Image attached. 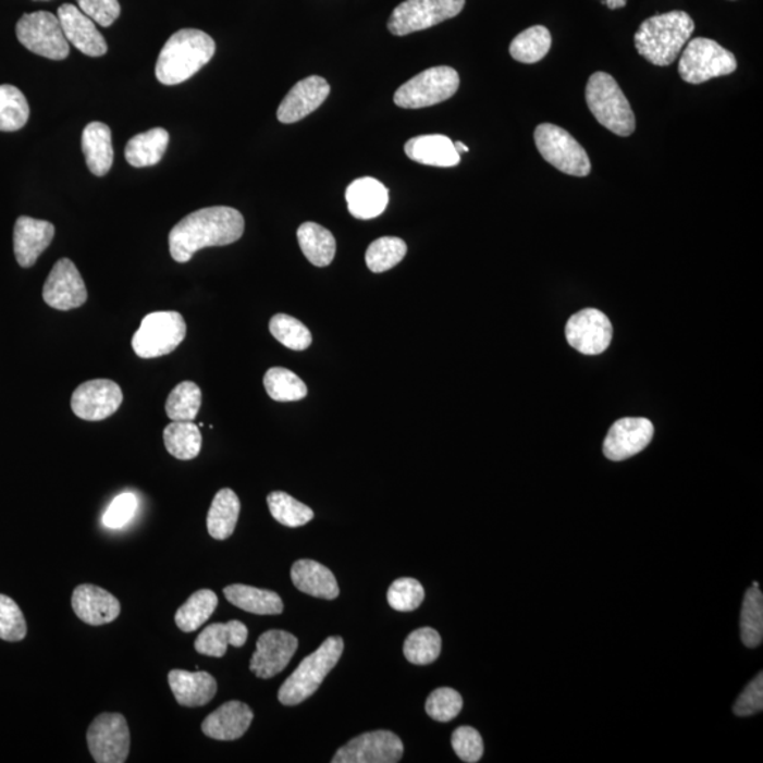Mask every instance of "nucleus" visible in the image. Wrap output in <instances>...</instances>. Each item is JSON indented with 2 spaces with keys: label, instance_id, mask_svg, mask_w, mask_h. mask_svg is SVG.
Segmentation results:
<instances>
[{
  "label": "nucleus",
  "instance_id": "1",
  "mask_svg": "<svg viewBox=\"0 0 763 763\" xmlns=\"http://www.w3.org/2000/svg\"><path fill=\"white\" fill-rule=\"evenodd\" d=\"M244 231V217L235 208H202L183 218L170 231V255L175 262L186 263L198 250L234 244L242 238Z\"/></svg>",
  "mask_w": 763,
  "mask_h": 763
},
{
  "label": "nucleus",
  "instance_id": "2",
  "mask_svg": "<svg viewBox=\"0 0 763 763\" xmlns=\"http://www.w3.org/2000/svg\"><path fill=\"white\" fill-rule=\"evenodd\" d=\"M694 32L690 14L681 11L647 19L635 35L638 53L657 67L675 63Z\"/></svg>",
  "mask_w": 763,
  "mask_h": 763
},
{
  "label": "nucleus",
  "instance_id": "3",
  "mask_svg": "<svg viewBox=\"0 0 763 763\" xmlns=\"http://www.w3.org/2000/svg\"><path fill=\"white\" fill-rule=\"evenodd\" d=\"M216 41L197 28L175 32L161 49L156 78L164 85H179L196 75L216 54Z\"/></svg>",
  "mask_w": 763,
  "mask_h": 763
},
{
  "label": "nucleus",
  "instance_id": "4",
  "mask_svg": "<svg viewBox=\"0 0 763 763\" xmlns=\"http://www.w3.org/2000/svg\"><path fill=\"white\" fill-rule=\"evenodd\" d=\"M344 652L341 637H330L321 647L298 665L291 677L279 689V701L283 705H297L310 699L319 690L329 673L334 669Z\"/></svg>",
  "mask_w": 763,
  "mask_h": 763
},
{
  "label": "nucleus",
  "instance_id": "5",
  "mask_svg": "<svg viewBox=\"0 0 763 763\" xmlns=\"http://www.w3.org/2000/svg\"><path fill=\"white\" fill-rule=\"evenodd\" d=\"M586 101L600 125L618 136L633 134L637 127L635 113L623 89L610 74L599 71L591 75L587 83Z\"/></svg>",
  "mask_w": 763,
  "mask_h": 763
},
{
  "label": "nucleus",
  "instance_id": "6",
  "mask_svg": "<svg viewBox=\"0 0 763 763\" xmlns=\"http://www.w3.org/2000/svg\"><path fill=\"white\" fill-rule=\"evenodd\" d=\"M187 335V324L177 311L150 312L132 339L139 358L151 359L172 354Z\"/></svg>",
  "mask_w": 763,
  "mask_h": 763
},
{
  "label": "nucleus",
  "instance_id": "7",
  "mask_svg": "<svg viewBox=\"0 0 763 763\" xmlns=\"http://www.w3.org/2000/svg\"><path fill=\"white\" fill-rule=\"evenodd\" d=\"M738 69L736 56L717 41L697 37L681 51L679 74L689 84H703Z\"/></svg>",
  "mask_w": 763,
  "mask_h": 763
},
{
  "label": "nucleus",
  "instance_id": "8",
  "mask_svg": "<svg viewBox=\"0 0 763 763\" xmlns=\"http://www.w3.org/2000/svg\"><path fill=\"white\" fill-rule=\"evenodd\" d=\"M536 148L542 158L562 173L586 177L591 173V161L578 141L553 123H542L534 131Z\"/></svg>",
  "mask_w": 763,
  "mask_h": 763
},
{
  "label": "nucleus",
  "instance_id": "9",
  "mask_svg": "<svg viewBox=\"0 0 763 763\" xmlns=\"http://www.w3.org/2000/svg\"><path fill=\"white\" fill-rule=\"evenodd\" d=\"M459 75L448 65H440L417 74L395 93V103L399 108L420 109L447 101L458 91Z\"/></svg>",
  "mask_w": 763,
  "mask_h": 763
},
{
  "label": "nucleus",
  "instance_id": "10",
  "mask_svg": "<svg viewBox=\"0 0 763 763\" xmlns=\"http://www.w3.org/2000/svg\"><path fill=\"white\" fill-rule=\"evenodd\" d=\"M466 0H405L392 12L387 28L392 35L407 36L458 16Z\"/></svg>",
  "mask_w": 763,
  "mask_h": 763
},
{
  "label": "nucleus",
  "instance_id": "11",
  "mask_svg": "<svg viewBox=\"0 0 763 763\" xmlns=\"http://www.w3.org/2000/svg\"><path fill=\"white\" fill-rule=\"evenodd\" d=\"M16 36L28 51L45 59L61 61L70 54V42L53 13L23 14L16 25Z\"/></svg>",
  "mask_w": 763,
  "mask_h": 763
},
{
  "label": "nucleus",
  "instance_id": "12",
  "mask_svg": "<svg viewBox=\"0 0 763 763\" xmlns=\"http://www.w3.org/2000/svg\"><path fill=\"white\" fill-rule=\"evenodd\" d=\"M87 742L95 762H126L131 751V731L126 718L118 713L98 715L89 725Z\"/></svg>",
  "mask_w": 763,
  "mask_h": 763
},
{
  "label": "nucleus",
  "instance_id": "13",
  "mask_svg": "<svg viewBox=\"0 0 763 763\" xmlns=\"http://www.w3.org/2000/svg\"><path fill=\"white\" fill-rule=\"evenodd\" d=\"M123 393L116 382L109 379H94L81 383L71 396V409L79 419L101 421L120 409Z\"/></svg>",
  "mask_w": 763,
  "mask_h": 763
},
{
  "label": "nucleus",
  "instance_id": "14",
  "mask_svg": "<svg viewBox=\"0 0 763 763\" xmlns=\"http://www.w3.org/2000/svg\"><path fill=\"white\" fill-rule=\"evenodd\" d=\"M402 739L391 731L365 733L336 751L333 763H396L402 760Z\"/></svg>",
  "mask_w": 763,
  "mask_h": 763
},
{
  "label": "nucleus",
  "instance_id": "15",
  "mask_svg": "<svg viewBox=\"0 0 763 763\" xmlns=\"http://www.w3.org/2000/svg\"><path fill=\"white\" fill-rule=\"evenodd\" d=\"M566 336L568 344L578 353L600 355L613 341V324L604 312L595 308H586L567 321Z\"/></svg>",
  "mask_w": 763,
  "mask_h": 763
},
{
  "label": "nucleus",
  "instance_id": "16",
  "mask_svg": "<svg viewBox=\"0 0 763 763\" xmlns=\"http://www.w3.org/2000/svg\"><path fill=\"white\" fill-rule=\"evenodd\" d=\"M46 305L56 310L69 311L85 305L87 287L77 267L70 259L57 260L42 287Z\"/></svg>",
  "mask_w": 763,
  "mask_h": 763
},
{
  "label": "nucleus",
  "instance_id": "17",
  "mask_svg": "<svg viewBox=\"0 0 763 763\" xmlns=\"http://www.w3.org/2000/svg\"><path fill=\"white\" fill-rule=\"evenodd\" d=\"M298 648V639L286 630H268L256 642L249 669L259 679H272L286 669Z\"/></svg>",
  "mask_w": 763,
  "mask_h": 763
},
{
  "label": "nucleus",
  "instance_id": "18",
  "mask_svg": "<svg viewBox=\"0 0 763 763\" xmlns=\"http://www.w3.org/2000/svg\"><path fill=\"white\" fill-rule=\"evenodd\" d=\"M655 428L644 417H627L616 421L606 434L605 457L611 462H624L643 452L651 444Z\"/></svg>",
  "mask_w": 763,
  "mask_h": 763
},
{
  "label": "nucleus",
  "instance_id": "19",
  "mask_svg": "<svg viewBox=\"0 0 763 763\" xmlns=\"http://www.w3.org/2000/svg\"><path fill=\"white\" fill-rule=\"evenodd\" d=\"M330 91V84L319 75L298 81L279 106L278 120L282 123L305 120L325 102Z\"/></svg>",
  "mask_w": 763,
  "mask_h": 763
},
{
  "label": "nucleus",
  "instance_id": "20",
  "mask_svg": "<svg viewBox=\"0 0 763 763\" xmlns=\"http://www.w3.org/2000/svg\"><path fill=\"white\" fill-rule=\"evenodd\" d=\"M57 17L63 27L65 39L81 53L89 57L107 54L108 45L98 30L97 23L81 12L78 7L64 3L59 8Z\"/></svg>",
  "mask_w": 763,
  "mask_h": 763
},
{
  "label": "nucleus",
  "instance_id": "21",
  "mask_svg": "<svg viewBox=\"0 0 763 763\" xmlns=\"http://www.w3.org/2000/svg\"><path fill=\"white\" fill-rule=\"evenodd\" d=\"M54 234V225L49 221L19 217L13 232V249L17 263L22 268L35 267L40 255L49 248Z\"/></svg>",
  "mask_w": 763,
  "mask_h": 763
},
{
  "label": "nucleus",
  "instance_id": "22",
  "mask_svg": "<svg viewBox=\"0 0 763 763\" xmlns=\"http://www.w3.org/2000/svg\"><path fill=\"white\" fill-rule=\"evenodd\" d=\"M71 605L83 623L99 627L111 624L121 614V603L111 592L93 584H81L73 592Z\"/></svg>",
  "mask_w": 763,
  "mask_h": 763
},
{
  "label": "nucleus",
  "instance_id": "23",
  "mask_svg": "<svg viewBox=\"0 0 763 763\" xmlns=\"http://www.w3.org/2000/svg\"><path fill=\"white\" fill-rule=\"evenodd\" d=\"M254 722V711L241 701H229L208 715L201 725L207 737L218 741H235L245 736Z\"/></svg>",
  "mask_w": 763,
  "mask_h": 763
},
{
  "label": "nucleus",
  "instance_id": "24",
  "mask_svg": "<svg viewBox=\"0 0 763 763\" xmlns=\"http://www.w3.org/2000/svg\"><path fill=\"white\" fill-rule=\"evenodd\" d=\"M169 685L175 701L183 707H202L214 699L217 680L207 672L174 669L169 673Z\"/></svg>",
  "mask_w": 763,
  "mask_h": 763
},
{
  "label": "nucleus",
  "instance_id": "25",
  "mask_svg": "<svg viewBox=\"0 0 763 763\" xmlns=\"http://www.w3.org/2000/svg\"><path fill=\"white\" fill-rule=\"evenodd\" d=\"M407 158L433 168H456L462 161L454 141L444 135L416 136L405 145Z\"/></svg>",
  "mask_w": 763,
  "mask_h": 763
},
{
  "label": "nucleus",
  "instance_id": "26",
  "mask_svg": "<svg viewBox=\"0 0 763 763\" xmlns=\"http://www.w3.org/2000/svg\"><path fill=\"white\" fill-rule=\"evenodd\" d=\"M348 210L358 220H373L385 212L389 192L379 180L364 177L355 180L347 188Z\"/></svg>",
  "mask_w": 763,
  "mask_h": 763
},
{
  "label": "nucleus",
  "instance_id": "27",
  "mask_svg": "<svg viewBox=\"0 0 763 763\" xmlns=\"http://www.w3.org/2000/svg\"><path fill=\"white\" fill-rule=\"evenodd\" d=\"M292 581L298 591L322 600H335L340 595L339 582L333 571L315 561H298L292 567Z\"/></svg>",
  "mask_w": 763,
  "mask_h": 763
},
{
  "label": "nucleus",
  "instance_id": "28",
  "mask_svg": "<svg viewBox=\"0 0 763 763\" xmlns=\"http://www.w3.org/2000/svg\"><path fill=\"white\" fill-rule=\"evenodd\" d=\"M248 628L241 620L226 624H212L202 630L194 648L204 656L224 657L230 644L242 648L248 641Z\"/></svg>",
  "mask_w": 763,
  "mask_h": 763
},
{
  "label": "nucleus",
  "instance_id": "29",
  "mask_svg": "<svg viewBox=\"0 0 763 763\" xmlns=\"http://www.w3.org/2000/svg\"><path fill=\"white\" fill-rule=\"evenodd\" d=\"M83 151L89 172L102 177L113 164L112 132L102 122H91L83 132Z\"/></svg>",
  "mask_w": 763,
  "mask_h": 763
},
{
  "label": "nucleus",
  "instance_id": "30",
  "mask_svg": "<svg viewBox=\"0 0 763 763\" xmlns=\"http://www.w3.org/2000/svg\"><path fill=\"white\" fill-rule=\"evenodd\" d=\"M241 512L238 495L230 488L218 492L208 510L207 529L211 538L226 540L235 532Z\"/></svg>",
  "mask_w": 763,
  "mask_h": 763
},
{
  "label": "nucleus",
  "instance_id": "31",
  "mask_svg": "<svg viewBox=\"0 0 763 763\" xmlns=\"http://www.w3.org/2000/svg\"><path fill=\"white\" fill-rule=\"evenodd\" d=\"M298 245L308 262L317 268L329 267L334 260L336 242L334 235L316 222H305L297 231Z\"/></svg>",
  "mask_w": 763,
  "mask_h": 763
},
{
  "label": "nucleus",
  "instance_id": "32",
  "mask_svg": "<svg viewBox=\"0 0 763 763\" xmlns=\"http://www.w3.org/2000/svg\"><path fill=\"white\" fill-rule=\"evenodd\" d=\"M169 139V132L163 127H155L132 137L125 149L127 163L137 169L158 164L168 150Z\"/></svg>",
  "mask_w": 763,
  "mask_h": 763
},
{
  "label": "nucleus",
  "instance_id": "33",
  "mask_svg": "<svg viewBox=\"0 0 763 763\" xmlns=\"http://www.w3.org/2000/svg\"><path fill=\"white\" fill-rule=\"evenodd\" d=\"M225 599L236 608L256 615H279L283 613V601L274 591L255 587L234 584L224 589Z\"/></svg>",
  "mask_w": 763,
  "mask_h": 763
},
{
  "label": "nucleus",
  "instance_id": "34",
  "mask_svg": "<svg viewBox=\"0 0 763 763\" xmlns=\"http://www.w3.org/2000/svg\"><path fill=\"white\" fill-rule=\"evenodd\" d=\"M163 440L170 456L182 462H189L201 452V431L193 421H172L163 431Z\"/></svg>",
  "mask_w": 763,
  "mask_h": 763
},
{
  "label": "nucleus",
  "instance_id": "35",
  "mask_svg": "<svg viewBox=\"0 0 763 763\" xmlns=\"http://www.w3.org/2000/svg\"><path fill=\"white\" fill-rule=\"evenodd\" d=\"M218 606V596L214 591L200 590L194 592L192 596L177 610L174 620L183 632H194L201 628Z\"/></svg>",
  "mask_w": 763,
  "mask_h": 763
},
{
  "label": "nucleus",
  "instance_id": "36",
  "mask_svg": "<svg viewBox=\"0 0 763 763\" xmlns=\"http://www.w3.org/2000/svg\"><path fill=\"white\" fill-rule=\"evenodd\" d=\"M552 47V35L544 26H532L516 36L510 42V56L524 64L539 63Z\"/></svg>",
  "mask_w": 763,
  "mask_h": 763
},
{
  "label": "nucleus",
  "instance_id": "37",
  "mask_svg": "<svg viewBox=\"0 0 763 763\" xmlns=\"http://www.w3.org/2000/svg\"><path fill=\"white\" fill-rule=\"evenodd\" d=\"M30 116L25 94L14 85H0V132H16Z\"/></svg>",
  "mask_w": 763,
  "mask_h": 763
},
{
  "label": "nucleus",
  "instance_id": "38",
  "mask_svg": "<svg viewBox=\"0 0 763 763\" xmlns=\"http://www.w3.org/2000/svg\"><path fill=\"white\" fill-rule=\"evenodd\" d=\"M201 389L192 381L179 383L165 402V414L172 421H193L201 409Z\"/></svg>",
  "mask_w": 763,
  "mask_h": 763
},
{
  "label": "nucleus",
  "instance_id": "39",
  "mask_svg": "<svg viewBox=\"0 0 763 763\" xmlns=\"http://www.w3.org/2000/svg\"><path fill=\"white\" fill-rule=\"evenodd\" d=\"M407 661L417 666L430 665L442 653V637L433 628H420L411 632L403 644Z\"/></svg>",
  "mask_w": 763,
  "mask_h": 763
},
{
  "label": "nucleus",
  "instance_id": "40",
  "mask_svg": "<svg viewBox=\"0 0 763 763\" xmlns=\"http://www.w3.org/2000/svg\"><path fill=\"white\" fill-rule=\"evenodd\" d=\"M407 254L406 242L396 236L373 241L365 255L367 267L373 273L387 272L399 264Z\"/></svg>",
  "mask_w": 763,
  "mask_h": 763
},
{
  "label": "nucleus",
  "instance_id": "41",
  "mask_svg": "<svg viewBox=\"0 0 763 763\" xmlns=\"http://www.w3.org/2000/svg\"><path fill=\"white\" fill-rule=\"evenodd\" d=\"M268 505L273 518L287 528H300L315 518V512L286 492L274 491L269 494Z\"/></svg>",
  "mask_w": 763,
  "mask_h": 763
},
{
  "label": "nucleus",
  "instance_id": "42",
  "mask_svg": "<svg viewBox=\"0 0 763 763\" xmlns=\"http://www.w3.org/2000/svg\"><path fill=\"white\" fill-rule=\"evenodd\" d=\"M268 395L276 402H297L307 396L306 383L286 368H270L263 378Z\"/></svg>",
  "mask_w": 763,
  "mask_h": 763
},
{
  "label": "nucleus",
  "instance_id": "43",
  "mask_svg": "<svg viewBox=\"0 0 763 763\" xmlns=\"http://www.w3.org/2000/svg\"><path fill=\"white\" fill-rule=\"evenodd\" d=\"M741 638L748 648H758L763 639V595L760 589H748L741 613Z\"/></svg>",
  "mask_w": 763,
  "mask_h": 763
},
{
  "label": "nucleus",
  "instance_id": "44",
  "mask_svg": "<svg viewBox=\"0 0 763 763\" xmlns=\"http://www.w3.org/2000/svg\"><path fill=\"white\" fill-rule=\"evenodd\" d=\"M269 330L279 343L293 350H305L312 343L310 330L295 317L283 315V312L272 317Z\"/></svg>",
  "mask_w": 763,
  "mask_h": 763
},
{
  "label": "nucleus",
  "instance_id": "45",
  "mask_svg": "<svg viewBox=\"0 0 763 763\" xmlns=\"http://www.w3.org/2000/svg\"><path fill=\"white\" fill-rule=\"evenodd\" d=\"M423 600V586L415 578H399L387 590L389 605L401 613H410V611L419 608Z\"/></svg>",
  "mask_w": 763,
  "mask_h": 763
},
{
  "label": "nucleus",
  "instance_id": "46",
  "mask_svg": "<svg viewBox=\"0 0 763 763\" xmlns=\"http://www.w3.org/2000/svg\"><path fill=\"white\" fill-rule=\"evenodd\" d=\"M463 704V697L458 691L442 687L429 696L426 701V713L435 722L450 723L462 713Z\"/></svg>",
  "mask_w": 763,
  "mask_h": 763
},
{
  "label": "nucleus",
  "instance_id": "47",
  "mask_svg": "<svg viewBox=\"0 0 763 763\" xmlns=\"http://www.w3.org/2000/svg\"><path fill=\"white\" fill-rule=\"evenodd\" d=\"M27 625L19 605L7 595L0 594V639L21 642L26 638Z\"/></svg>",
  "mask_w": 763,
  "mask_h": 763
},
{
  "label": "nucleus",
  "instance_id": "48",
  "mask_svg": "<svg viewBox=\"0 0 763 763\" xmlns=\"http://www.w3.org/2000/svg\"><path fill=\"white\" fill-rule=\"evenodd\" d=\"M453 750L459 760L476 763L483 755V741L480 733L472 727H459L453 733Z\"/></svg>",
  "mask_w": 763,
  "mask_h": 763
},
{
  "label": "nucleus",
  "instance_id": "49",
  "mask_svg": "<svg viewBox=\"0 0 763 763\" xmlns=\"http://www.w3.org/2000/svg\"><path fill=\"white\" fill-rule=\"evenodd\" d=\"M78 9L102 27L112 26L121 14L118 0H77Z\"/></svg>",
  "mask_w": 763,
  "mask_h": 763
},
{
  "label": "nucleus",
  "instance_id": "50",
  "mask_svg": "<svg viewBox=\"0 0 763 763\" xmlns=\"http://www.w3.org/2000/svg\"><path fill=\"white\" fill-rule=\"evenodd\" d=\"M136 509V496L125 492V494L116 496L109 505L106 515H103V525L109 529H121L134 518Z\"/></svg>",
  "mask_w": 763,
  "mask_h": 763
},
{
  "label": "nucleus",
  "instance_id": "51",
  "mask_svg": "<svg viewBox=\"0 0 763 763\" xmlns=\"http://www.w3.org/2000/svg\"><path fill=\"white\" fill-rule=\"evenodd\" d=\"M763 709V675L760 673L755 679H753L750 686L742 691V694L738 697L736 705H734V713L739 715V717H748V715H753L761 713Z\"/></svg>",
  "mask_w": 763,
  "mask_h": 763
},
{
  "label": "nucleus",
  "instance_id": "52",
  "mask_svg": "<svg viewBox=\"0 0 763 763\" xmlns=\"http://www.w3.org/2000/svg\"><path fill=\"white\" fill-rule=\"evenodd\" d=\"M603 2L611 9V11H615V9L627 7L628 0H603Z\"/></svg>",
  "mask_w": 763,
  "mask_h": 763
},
{
  "label": "nucleus",
  "instance_id": "53",
  "mask_svg": "<svg viewBox=\"0 0 763 763\" xmlns=\"http://www.w3.org/2000/svg\"><path fill=\"white\" fill-rule=\"evenodd\" d=\"M454 146H456V149L459 155L467 153V151L469 150L466 145L462 144V141H454Z\"/></svg>",
  "mask_w": 763,
  "mask_h": 763
},
{
  "label": "nucleus",
  "instance_id": "54",
  "mask_svg": "<svg viewBox=\"0 0 763 763\" xmlns=\"http://www.w3.org/2000/svg\"><path fill=\"white\" fill-rule=\"evenodd\" d=\"M752 587H755V589H760V582L753 581V586H752Z\"/></svg>",
  "mask_w": 763,
  "mask_h": 763
}]
</instances>
